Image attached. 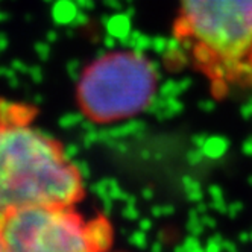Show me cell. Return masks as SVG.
Wrapping results in <instances>:
<instances>
[{"instance_id":"cell-4","label":"cell","mask_w":252,"mask_h":252,"mask_svg":"<svg viewBox=\"0 0 252 252\" xmlns=\"http://www.w3.org/2000/svg\"><path fill=\"white\" fill-rule=\"evenodd\" d=\"M6 251L93 252L113 243L105 218L85 219L75 205H31L15 210L0 223Z\"/></svg>"},{"instance_id":"cell-3","label":"cell","mask_w":252,"mask_h":252,"mask_svg":"<svg viewBox=\"0 0 252 252\" xmlns=\"http://www.w3.org/2000/svg\"><path fill=\"white\" fill-rule=\"evenodd\" d=\"M157 88L158 73L148 57L135 50H113L84 68L76 102L90 122L111 125L145 111Z\"/></svg>"},{"instance_id":"cell-2","label":"cell","mask_w":252,"mask_h":252,"mask_svg":"<svg viewBox=\"0 0 252 252\" xmlns=\"http://www.w3.org/2000/svg\"><path fill=\"white\" fill-rule=\"evenodd\" d=\"M172 33L216 99L252 92V0H178Z\"/></svg>"},{"instance_id":"cell-5","label":"cell","mask_w":252,"mask_h":252,"mask_svg":"<svg viewBox=\"0 0 252 252\" xmlns=\"http://www.w3.org/2000/svg\"><path fill=\"white\" fill-rule=\"evenodd\" d=\"M0 251H6V246H5V240H3V234H2V229H0Z\"/></svg>"},{"instance_id":"cell-1","label":"cell","mask_w":252,"mask_h":252,"mask_svg":"<svg viewBox=\"0 0 252 252\" xmlns=\"http://www.w3.org/2000/svg\"><path fill=\"white\" fill-rule=\"evenodd\" d=\"M35 110L0 100V223L31 205H76L84 178L63 145L32 125Z\"/></svg>"}]
</instances>
